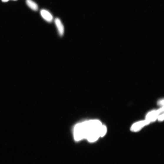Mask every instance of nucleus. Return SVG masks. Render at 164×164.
Listing matches in <instances>:
<instances>
[{
	"instance_id": "6",
	"label": "nucleus",
	"mask_w": 164,
	"mask_h": 164,
	"mask_svg": "<svg viewBox=\"0 0 164 164\" xmlns=\"http://www.w3.org/2000/svg\"><path fill=\"white\" fill-rule=\"evenodd\" d=\"M40 13L41 16L44 20L49 23L52 22L53 20V16L51 13L46 9H42Z\"/></svg>"
},
{
	"instance_id": "1",
	"label": "nucleus",
	"mask_w": 164,
	"mask_h": 164,
	"mask_svg": "<svg viewBox=\"0 0 164 164\" xmlns=\"http://www.w3.org/2000/svg\"><path fill=\"white\" fill-rule=\"evenodd\" d=\"M84 139L93 142L100 137V130L102 124L98 120H92L82 122Z\"/></svg>"
},
{
	"instance_id": "5",
	"label": "nucleus",
	"mask_w": 164,
	"mask_h": 164,
	"mask_svg": "<svg viewBox=\"0 0 164 164\" xmlns=\"http://www.w3.org/2000/svg\"><path fill=\"white\" fill-rule=\"evenodd\" d=\"M54 23L59 35L61 37L64 34V29L60 19L58 18H56L54 20Z\"/></svg>"
},
{
	"instance_id": "7",
	"label": "nucleus",
	"mask_w": 164,
	"mask_h": 164,
	"mask_svg": "<svg viewBox=\"0 0 164 164\" xmlns=\"http://www.w3.org/2000/svg\"><path fill=\"white\" fill-rule=\"evenodd\" d=\"M26 2L27 6L33 10L37 11L38 10L37 4L32 0H26Z\"/></svg>"
},
{
	"instance_id": "3",
	"label": "nucleus",
	"mask_w": 164,
	"mask_h": 164,
	"mask_svg": "<svg viewBox=\"0 0 164 164\" xmlns=\"http://www.w3.org/2000/svg\"><path fill=\"white\" fill-rule=\"evenodd\" d=\"M74 137L75 140L79 141L84 139L82 123L77 124L74 128Z\"/></svg>"
},
{
	"instance_id": "8",
	"label": "nucleus",
	"mask_w": 164,
	"mask_h": 164,
	"mask_svg": "<svg viewBox=\"0 0 164 164\" xmlns=\"http://www.w3.org/2000/svg\"><path fill=\"white\" fill-rule=\"evenodd\" d=\"M107 132V127L104 125H102L100 130V137H103L105 135Z\"/></svg>"
},
{
	"instance_id": "10",
	"label": "nucleus",
	"mask_w": 164,
	"mask_h": 164,
	"mask_svg": "<svg viewBox=\"0 0 164 164\" xmlns=\"http://www.w3.org/2000/svg\"><path fill=\"white\" fill-rule=\"evenodd\" d=\"M158 104L160 105H164V100H162L159 101L158 102Z\"/></svg>"
},
{
	"instance_id": "9",
	"label": "nucleus",
	"mask_w": 164,
	"mask_h": 164,
	"mask_svg": "<svg viewBox=\"0 0 164 164\" xmlns=\"http://www.w3.org/2000/svg\"><path fill=\"white\" fill-rule=\"evenodd\" d=\"M157 119L159 121H162L164 120V114L159 115Z\"/></svg>"
},
{
	"instance_id": "11",
	"label": "nucleus",
	"mask_w": 164,
	"mask_h": 164,
	"mask_svg": "<svg viewBox=\"0 0 164 164\" xmlns=\"http://www.w3.org/2000/svg\"><path fill=\"white\" fill-rule=\"evenodd\" d=\"M9 0H2V1L3 2H6L8 1ZM13 1H16V0H13Z\"/></svg>"
},
{
	"instance_id": "4",
	"label": "nucleus",
	"mask_w": 164,
	"mask_h": 164,
	"mask_svg": "<svg viewBox=\"0 0 164 164\" xmlns=\"http://www.w3.org/2000/svg\"><path fill=\"white\" fill-rule=\"evenodd\" d=\"M150 123L149 122L146 120L137 122L132 125L130 128L131 130L134 132L139 131L143 127Z\"/></svg>"
},
{
	"instance_id": "2",
	"label": "nucleus",
	"mask_w": 164,
	"mask_h": 164,
	"mask_svg": "<svg viewBox=\"0 0 164 164\" xmlns=\"http://www.w3.org/2000/svg\"><path fill=\"white\" fill-rule=\"evenodd\" d=\"M164 111L163 106L157 110H153L149 112L146 115V120L151 122L155 121L158 115Z\"/></svg>"
}]
</instances>
